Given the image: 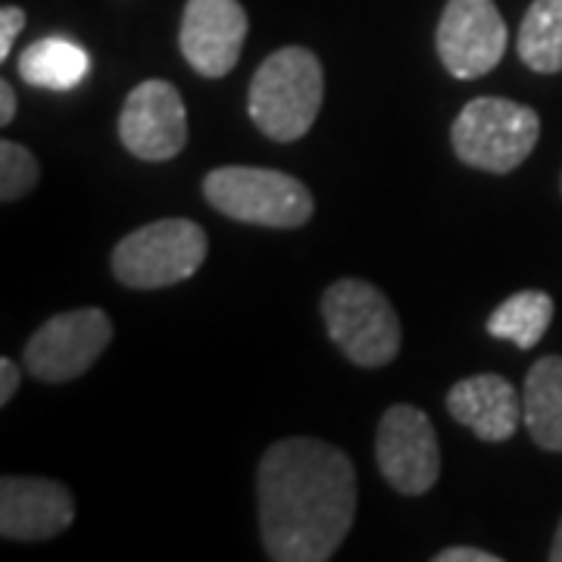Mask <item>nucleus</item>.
<instances>
[{"instance_id":"6ab92c4d","label":"nucleus","mask_w":562,"mask_h":562,"mask_svg":"<svg viewBox=\"0 0 562 562\" xmlns=\"http://www.w3.org/2000/svg\"><path fill=\"white\" fill-rule=\"evenodd\" d=\"M22 25H25V10L7 3V7L0 10V60H7V57H10L13 41L20 38Z\"/></svg>"},{"instance_id":"423d86ee","label":"nucleus","mask_w":562,"mask_h":562,"mask_svg":"<svg viewBox=\"0 0 562 562\" xmlns=\"http://www.w3.org/2000/svg\"><path fill=\"white\" fill-rule=\"evenodd\" d=\"M206 232L191 220H157L128 232L113 250V276L125 288L157 291L188 281L206 260Z\"/></svg>"},{"instance_id":"4468645a","label":"nucleus","mask_w":562,"mask_h":562,"mask_svg":"<svg viewBox=\"0 0 562 562\" xmlns=\"http://www.w3.org/2000/svg\"><path fill=\"white\" fill-rule=\"evenodd\" d=\"M522 425L541 450L562 453V357H541L528 369Z\"/></svg>"},{"instance_id":"9b49d317","label":"nucleus","mask_w":562,"mask_h":562,"mask_svg":"<svg viewBox=\"0 0 562 562\" xmlns=\"http://www.w3.org/2000/svg\"><path fill=\"white\" fill-rule=\"evenodd\" d=\"M247 38V13L238 0H188L181 13L179 47L188 66L203 79L228 76Z\"/></svg>"},{"instance_id":"412c9836","label":"nucleus","mask_w":562,"mask_h":562,"mask_svg":"<svg viewBox=\"0 0 562 562\" xmlns=\"http://www.w3.org/2000/svg\"><path fill=\"white\" fill-rule=\"evenodd\" d=\"M20 366L10 360V357H3V360H0V406H7V403L13 401V394L20 391Z\"/></svg>"},{"instance_id":"f8f14e48","label":"nucleus","mask_w":562,"mask_h":562,"mask_svg":"<svg viewBox=\"0 0 562 562\" xmlns=\"http://www.w3.org/2000/svg\"><path fill=\"white\" fill-rule=\"evenodd\" d=\"M76 519L72 491L50 479L3 475L0 479V535L3 541H50Z\"/></svg>"},{"instance_id":"f03ea898","label":"nucleus","mask_w":562,"mask_h":562,"mask_svg":"<svg viewBox=\"0 0 562 562\" xmlns=\"http://www.w3.org/2000/svg\"><path fill=\"white\" fill-rule=\"evenodd\" d=\"M325 98L322 63L306 47H281L269 54L247 91V113L266 138L301 140L319 116Z\"/></svg>"},{"instance_id":"1a4fd4ad","label":"nucleus","mask_w":562,"mask_h":562,"mask_svg":"<svg viewBox=\"0 0 562 562\" xmlns=\"http://www.w3.org/2000/svg\"><path fill=\"white\" fill-rule=\"evenodd\" d=\"M438 57L460 81H472L497 69L509 32L494 0H447L438 22Z\"/></svg>"},{"instance_id":"a211bd4d","label":"nucleus","mask_w":562,"mask_h":562,"mask_svg":"<svg viewBox=\"0 0 562 562\" xmlns=\"http://www.w3.org/2000/svg\"><path fill=\"white\" fill-rule=\"evenodd\" d=\"M41 179V166L35 154L16 144V140H0V201L13 203L29 198Z\"/></svg>"},{"instance_id":"5701e85b","label":"nucleus","mask_w":562,"mask_h":562,"mask_svg":"<svg viewBox=\"0 0 562 562\" xmlns=\"http://www.w3.org/2000/svg\"><path fill=\"white\" fill-rule=\"evenodd\" d=\"M550 560L562 562V519H560V528H557V535H553V547H550Z\"/></svg>"},{"instance_id":"f257e3e1","label":"nucleus","mask_w":562,"mask_h":562,"mask_svg":"<svg viewBox=\"0 0 562 562\" xmlns=\"http://www.w3.org/2000/svg\"><path fill=\"white\" fill-rule=\"evenodd\" d=\"M257 516L269 560H331L357 519L353 462L319 438L276 441L257 472Z\"/></svg>"},{"instance_id":"dca6fc26","label":"nucleus","mask_w":562,"mask_h":562,"mask_svg":"<svg viewBox=\"0 0 562 562\" xmlns=\"http://www.w3.org/2000/svg\"><path fill=\"white\" fill-rule=\"evenodd\" d=\"M553 322V297L547 291H519L487 316V335L516 344L519 350L538 347Z\"/></svg>"},{"instance_id":"f3484780","label":"nucleus","mask_w":562,"mask_h":562,"mask_svg":"<svg viewBox=\"0 0 562 562\" xmlns=\"http://www.w3.org/2000/svg\"><path fill=\"white\" fill-rule=\"evenodd\" d=\"M516 50L528 69L562 72V0H535L519 25Z\"/></svg>"},{"instance_id":"2eb2a0df","label":"nucleus","mask_w":562,"mask_h":562,"mask_svg":"<svg viewBox=\"0 0 562 562\" xmlns=\"http://www.w3.org/2000/svg\"><path fill=\"white\" fill-rule=\"evenodd\" d=\"M91 69L88 50L66 38H41L29 44L20 57V76L32 88L44 91H72Z\"/></svg>"},{"instance_id":"9d476101","label":"nucleus","mask_w":562,"mask_h":562,"mask_svg":"<svg viewBox=\"0 0 562 562\" xmlns=\"http://www.w3.org/2000/svg\"><path fill=\"white\" fill-rule=\"evenodd\" d=\"M122 147L147 162L179 157L188 144V113L172 81L147 79L128 91L120 113Z\"/></svg>"},{"instance_id":"6e6552de","label":"nucleus","mask_w":562,"mask_h":562,"mask_svg":"<svg viewBox=\"0 0 562 562\" xmlns=\"http://www.w3.org/2000/svg\"><path fill=\"white\" fill-rule=\"evenodd\" d=\"M375 460L384 482L403 497H422L438 484L441 447L435 425L419 406H387L375 435Z\"/></svg>"},{"instance_id":"ddd939ff","label":"nucleus","mask_w":562,"mask_h":562,"mask_svg":"<svg viewBox=\"0 0 562 562\" xmlns=\"http://www.w3.org/2000/svg\"><path fill=\"white\" fill-rule=\"evenodd\" d=\"M447 413L465 425L479 441L503 443L516 435L522 422V401L503 375L484 372V375H469L450 387Z\"/></svg>"},{"instance_id":"aec40b11","label":"nucleus","mask_w":562,"mask_h":562,"mask_svg":"<svg viewBox=\"0 0 562 562\" xmlns=\"http://www.w3.org/2000/svg\"><path fill=\"white\" fill-rule=\"evenodd\" d=\"M435 562H501V557L487 553L482 547H447L435 557Z\"/></svg>"},{"instance_id":"4be33fe9","label":"nucleus","mask_w":562,"mask_h":562,"mask_svg":"<svg viewBox=\"0 0 562 562\" xmlns=\"http://www.w3.org/2000/svg\"><path fill=\"white\" fill-rule=\"evenodd\" d=\"M16 116V91L13 85L3 79L0 81V125H10Z\"/></svg>"},{"instance_id":"7ed1b4c3","label":"nucleus","mask_w":562,"mask_h":562,"mask_svg":"<svg viewBox=\"0 0 562 562\" xmlns=\"http://www.w3.org/2000/svg\"><path fill=\"white\" fill-rule=\"evenodd\" d=\"M322 319L331 344L360 369H382L401 353V319L382 288L341 279L322 294Z\"/></svg>"},{"instance_id":"39448f33","label":"nucleus","mask_w":562,"mask_h":562,"mask_svg":"<svg viewBox=\"0 0 562 562\" xmlns=\"http://www.w3.org/2000/svg\"><path fill=\"white\" fill-rule=\"evenodd\" d=\"M541 138V116L506 98H475L453 120L450 140L460 162L491 176L519 169Z\"/></svg>"},{"instance_id":"20e7f679","label":"nucleus","mask_w":562,"mask_h":562,"mask_svg":"<svg viewBox=\"0 0 562 562\" xmlns=\"http://www.w3.org/2000/svg\"><path fill=\"white\" fill-rule=\"evenodd\" d=\"M203 198L222 216L262 228H301L313 220V194L301 179L262 166H220L203 179Z\"/></svg>"},{"instance_id":"0eeeda50","label":"nucleus","mask_w":562,"mask_h":562,"mask_svg":"<svg viewBox=\"0 0 562 562\" xmlns=\"http://www.w3.org/2000/svg\"><path fill=\"white\" fill-rule=\"evenodd\" d=\"M113 341V319L101 306H81L41 325L25 344V369L38 382H76Z\"/></svg>"}]
</instances>
